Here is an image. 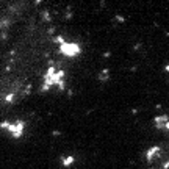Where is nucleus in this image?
I'll use <instances>...</instances> for the list:
<instances>
[{"label":"nucleus","mask_w":169,"mask_h":169,"mask_svg":"<svg viewBox=\"0 0 169 169\" xmlns=\"http://www.w3.org/2000/svg\"><path fill=\"white\" fill-rule=\"evenodd\" d=\"M0 127L2 128H9V131H11L14 136H21L22 131H24V122H17V124H14V125L8 124V122H3V124H0Z\"/></svg>","instance_id":"nucleus-1"},{"label":"nucleus","mask_w":169,"mask_h":169,"mask_svg":"<svg viewBox=\"0 0 169 169\" xmlns=\"http://www.w3.org/2000/svg\"><path fill=\"white\" fill-rule=\"evenodd\" d=\"M63 52L66 53H69V55H74V53H77L78 52V47L77 45H71V44H63Z\"/></svg>","instance_id":"nucleus-2"}]
</instances>
